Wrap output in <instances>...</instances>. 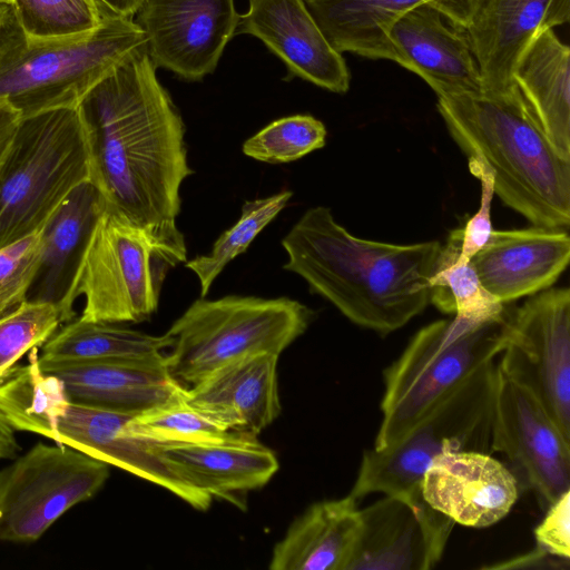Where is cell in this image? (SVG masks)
I'll return each mask as SVG.
<instances>
[{
    "label": "cell",
    "mask_w": 570,
    "mask_h": 570,
    "mask_svg": "<svg viewBox=\"0 0 570 570\" xmlns=\"http://www.w3.org/2000/svg\"><path fill=\"white\" fill-rule=\"evenodd\" d=\"M91 180L119 213L161 238L177 228L180 186L193 174L185 126L146 46L96 83L78 105Z\"/></svg>",
    "instance_id": "cell-1"
},
{
    "label": "cell",
    "mask_w": 570,
    "mask_h": 570,
    "mask_svg": "<svg viewBox=\"0 0 570 570\" xmlns=\"http://www.w3.org/2000/svg\"><path fill=\"white\" fill-rule=\"evenodd\" d=\"M284 269L346 318L381 335L392 333L430 303V278L442 245L436 240L391 244L360 238L330 208H309L282 239Z\"/></svg>",
    "instance_id": "cell-2"
},
{
    "label": "cell",
    "mask_w": 570,
    "mask_h": 570,
    "mask_svg": "<svg viewBox=\"0 0 570 570\" xmlns=\"http://www.w3.org/2000/svg\"><path fill=\"white\" fill-rule=\"evenodd\" d=\"M438 110L468 160L490 170L507 206L533 226H569L570 159L553 148L514 82L501 92L438 98Z\"/></svg>",
    "instance_id": "cell-3"
},
{
    "label": "cell",
    "mask_w": 570,
    "mask_h": 570,
    "mask_svg": "<svg viewBox=\"0 0 570 570\" xmlns=\"http://www.w3.org/2000/svg\"><path fill=\"white\" fill-rule=\"evenodd\" d=\"M146 36L132 18L105 14L92 32L35 39L10 9L0 24V101L21 118L77 108L86 94L136 50Z\"/></svg>",
    "instance_id": "cell-4"
},
{
    "label": "cell",
    "mask_w": 570,
    "mask_h": 570,
    "mask_svg": "<svg viewBox=\"0 0 570 570\" xmlns=\"http://www.w3.org/2000/svg\"><path fill=\"white\" fill-rule=\"evenodd\" d=\"M512 313L483 323L458 317L432 322L384 371L382 420L373 448L384 449L476 376L505 347Z\"/></svg>",
    "instance_id": "cell-5"
},
{
    "label": "cell",
    "mask_w": 570,
    "mask_h": 570,
    "mask_svg": "<svg viewBox=\"0 0 570 570\" xmlns=\"http://www.w3.org/2000/svg\"><path fill=\"white\" fill-rule=\"evenodd\" d=\"M314 312L287 297L228 295L195 301L166 332L170 374L190 387L219 367L248 356H279L308 327Z\"/></svg>",
    "instance_id": "cell-6"
},
{
    "label": "cell",
    "mask_w": 570,
    "mask_h": 570,
    "mask_svg": "<svg viewBox=\"0 0 570 570\" xmlns=\"http://www.w3.org/2000/svg\"><path fill=\"white\" fill-rule=\"evenodd\" d=\"M87 179L78 108L21 118L0 161V248L39 232L66 196Z\"/></svg>",
    "instance_id": "cell-7"
},
{
    "label": "cell",
    "mask_w": 570,
    "mask_h": 570,
    "mask_svg": "<svg viewBox=\"0 0 570 570\" xmlns=\"http://www.w3.org/2000/svg\"><path fill=\"white\" fill-rule=\"evenodd\" d=\"M186 261L185 240L161 238L107 206L78 286L86 297L80 317L116 324L149 320L167 274Z\"/></svg>",
    "instance_id": "cell-8"
},
{
    "label": "cell",
    "mask_w": 570,
    "mask_h": 570,
    "mask_svg": "<svg viewBox=\"0 0 570 570\" xmlns=\"http://www.w3.org/2000/svg\"><path fill=\"white\" fill-rule=\"evenodd\" d=\"M497 365L481 371L438 404L404 436L366 450L350 495L421 490L431 462L448 451L490 452Z\"/></svg>",
    "instance_id": "cell-9"
},
{
    "label": "cell",
    "mask_w": 570,
    "mask_h": 570,
    "mask_svg": "<svg viewBox=\"0 0 570 570\" xmlns=\"http://www.w3.org/2000/svg\"><path fill=\"white\" fill-rule=\"evenodd\" d=\"M109 464L65 444L41 442L0 470V540L30 543L68 510L91 499Z\"/></svg>",
    "instance_id": "cell-10"
},
{
    "label": "cell",
    "mask_w": 570,
    "mask_h": 570,
    "mask_svg": "<svg viewBox=\"0 0 570 570\" xmlns=\"http://www.w3.org/2000/svg\"><path fill=\"white\" fill-rule=\"evenodd\" d=\"M499 368L541 404L570 440V292L544 289L512 313Z\"/></svg>",
    "instance_id": "cell-11"
},
{
    "label": "cell",
    "mask_w": 570,
    "mask_h": 570,
    "mask_svg": "<svg viewBox=\"0 0 570 570\" xmlns=\"http://www.w3.org/2000/svg\"><path fill=\"white\" fill-rule=\"evenodd\" d=\"M490 452L509 460L520 489H531L542 509L570 490V440L535 397L498 365Z\"/></svg>",
    "instance_id": "cell-12"
},
{
    "label": "cell",
    "mask_w": 570,
    "mask_h": 570,
    "mask_svg": "<svg viewBox=\"0 0 570 570\" xmlns=\"http://www.w3.org/2000/svg\"><path fill=\"white\" fill-rule=\"evenodd\" d=\"M431 3L466 39L482 78V92L513 86L520 55L541 29L570 19V0H433Z\"/></svg>",
    "instance_id": "cell-13"
},
{
    "label": "cell",
    "mask_w": 570,
    "mask_h": 570,
    "mask_svg": "<svg viewBox=\"0 0 570 570\" xmlns=\"http://www.w3.org/2000/svg\"><path fill=\"white\" fill-rule=\"evenodd\" d=\"M239 16L234 0H145L138 24L156 68L196 81L215 71Z\"/></svg>",
    "instance_id": "cell-14"
},
{
    "label": "cell",
    "mask_w": 570,
    "mask_h": 570,
    "mask_svg": "<svg viewBox=\"0 0 570 570\" xmlns=\"http://www.w3.org/2000/svg\"><path fill=\"white\" fill-rule=\"evenodd\" d=\"M361 530L347 570H429L441 560L454 522L421 490L385 494L360 509Z\"/></svg>",
    "instance_id": "cell-15"
},
{
    "label": "cell",
    "mask_w": 570,
    "mask_h": 570,
    "mask_svg": "<svg viewBox=\"0 0 570 570\" xmlns=\"http://www.w3.org/2000/svg\"><path fill=\"white\" fill-rule=\"evenodd\" d=\"M134 415L69 403L58 423V444L120 468L164 488L191 508L206 511L213 498L194 487L167 459L164 449L168 445L132 430Z\"/></svg>",
    "instance_id": "cell-16"
},
{
    "label": "cell",
    "mask_w": 570,
    "mask_h": 570,
    "mask_svg": "<svg viewBox=\"0 0 570 570\" xmlns=\"http://www.w3.org/2000/svg\"><path fill=\"white\" fill-rule=\"evenodd\" d=\"M107 202L89 179L78 184L41 226L37 267L27 302L52 305L61 322L75 318L82 268Z\"/></svg>",
    "instance_id": "cell-17"
},
{
    "label": "cell",
    "mask_w": 570,
    "mask_h": 570,
    "mask_svg": "<svg viewBox=\"0 0 570 570\" xmlns=\"http://www.w3.org/2000/svg\"><path fill=\"white\" fill-rule=\"evenodd\" d=\"M39 363L62 382L69 403L139 414L187 396L188 387L170 374L164 353L94 361L39 357Z\"/></svg>",
    "instance_id": "cell-18"
},
{
    "label": "cell",
    "mask_w": 570,
    "mask_h": 570,
    "mask_svg": "<svg viewBox=\"0 0 570 570\" xmlns=\"http://www.w3.org/2000/svg\"><path fill=\"white\" fill-rule=\"evenodd\" d=\"M517 478L481 451H448L426 469L421 493L425 502L469 528H488L502 520L519 498Z\"/></svg>",
    "instance_id": "cell-19"
},
{
    "label": "cell",
    "mask_w": 570,
    "mask_h": 570,
    "mask_svg": "<svg viewBox=\"0 0 570 570\" xmlns=\"http://www.w3.org/2000/svg\"><path fill=\"white\" fill-rule=\"evenodd\" d=\"M386 39L392 61L414 72L438 98L482 92V78L464 36L431 3L399 16Z\"/></svg>",
    "instance_id": "cell-20"
},
{
    "label": "cell",
    "mask_w": 570,
    "mask_h": 570,
    "mask_svg": "<svg viewBox=\"0 0 570 570\" xmlns=\"http://www.w3.org/2000/svg\"><path fill=\"white\" fill-rule=\"evenodd\" d=\"M237 32L258 38L294 75L344 94L351 76L346 62L325 37L304 0H249Z\"/></svg>",
    "instance_id": "cell-21"
},
{
    "label": "cell",
    "mask_w": 570,
    "mask_h": 570,
    "mask_svg": "<svg viewBox=\"0 0 570 570\" xmlns=\"http://www.w3.org/2000/svg\"><path fill=\"white\" fill-rule=\"evenodd\" d=\"M570 259L564 228L533 226L493 230L471 258L482 285L505 304L549 288Z\"/></svg>",
    "instance_id": "cell-22"
},
{
    "label": "cell",
    "mask_w": 570,
    "mask_h": 570,
    "mask_svg": "<svg viewBox=\"0 0 570 570\" xmlns=\"http://www.w3.org/2000/svg\"><path fill=\"white\" fill-rule=\"evenodd\" d=\"M278 357L258 354L228 363L188 387L186 400L225 430L257 435L282 410Z\"/></svg>",
    "instance_id": "cell-23"
},
{
    "label": "cell",
    "mask_w": 570,
    "mask_h": 570,
    "mask_svg": "<svg viewBox=\"0 0 570 570\" xmlns=\"http://www.w3.org/2000/svg\"><path fill=\"white\" fill-rule=\"evenodd\" d=\"M164 452L194 487L240 509H246L247 493L264 487L279 466L274 452L252 434L219 443L168 445Z\"/></svg>",
    "instance_id": "cell-24"
},
{
    "label": "cell",
    "mask_w": 570,
    "mask_h": 570,
    "mask_svg": "<svg viewBox=\"0 0 570 570\" xmlns=\"http://www.w3.org/2000/svg\"><path fill=\"white\" fill-rule=\"evenodd\" d=\"M361 530L352 495L312 504L272 551L271 570H347Z\"/></svg>",
    "instance_id": "cell-25"
},
{
    "label": "cell",
    "mask_w": 570,
    "mask_h": 570,
    "mask_svg": "<svg viewBox=\"0 0 570 570\" xmlns=\"http://www.w3.org/2000/svg\"><path fill=\"white\" fill-rule=\"evenodd\" d=\"M512 80L553 148L570 159V49L552 28L524 48Z\"/></svg>",
    "instance_id": "cell-26"
},
{
    "label": "cell",
    "mask_w": 570,
    "mask_h": 570,
    "mask_svg": "<svg viewBox=\"0 0 570 570\" xmlns=\"http://www.w3.org/2000/svg\"><path fill=\"white\" fill-rule=\"evenodd\" d=\"M331 45L370 59L392 61L386 32L403 12L433 0H304Z\"/></svg>",
    "instance_id": "cell-27"
},
{
    "label": "cell",
    "mask_w": 570,
    "mask_h": 570,
    "mask_svg": "<svg viewBox=\"0 0 570 570\" xmlns=\"http://www.w3.org/2000/svg\"><path fill=\"white\" fill-rule=\"evenodd\" d=\"M69 400L62 382L45 373L38 347L29 352V362L14 366L0 383V419L13 431L32 432L58 444V423Z\"/></svg>",
    "instance_id": "cell-28"
},
{
    "label": "cell",
    "mask_w": 570,
    "mask_h": 570,
    "mask_svg": "<svg viewBox=\"0 0 570 570\" xmlns=\"http://www.w3.org/2000/svg\"><path fill=\"white\" fill-rule=\"evenodd\" d=\"M173 340L120 326L116 323L73 318L43 344V360L94 361L137 358L163 354Z\"/></svg>",
    "instance_id": "cell-29"
},
{
    "label": "cell",
    "mask_w": 570,
    "mask_h": 570,
    "mask_svg": "<svg viewBox=\"0 0 570 570\" xmlns=\"http://www.w3.org/2000/svg\"><path fill=\"white\" fill-rule=\"evenodd\" d=\"M460 245L461 228L453 230L441 247L430 278V302L443 313L471 323L502 316L507 311L504 304L484 288L470 261L458 258Z\"/></svg>",
    "instance_id": "cell-30"
},
{
    "label": "cell",
    "mask_w": 570,
    "mask_h": 570,
    "mask_svg": "<svg viewBox=\"0 0 570 570\" xmlns=\"http://www.w3.org/2000/svg\"><path fill=\"white\" fill-rule=\"evenodd\" d=\"M293 193L283 190L266 198L247 200L239 219L214 243L212 252L199 255L185 265L198 278L200 296L205 297L224 267L244 253L256 236L282 212Z\"/></svg>",
    "instance_id": "cell-31"
},
{
    "label": "cell",
    "mask_w": 570,
    "mask_h": 570,
    "mask_svg": "<svg viewBox=\"0 0 570 570\" xmlns=\"http://www.w3.org/2000/svg\"><path fill=\"white\" fill-rule=\"evenodd\" d=\"M186 397L134 415L132 430L165 445L219 443L247 434L225 430L191 406Z\"/></svg>",
    "instance_id": "cell-32"
},
{
    "label": "cell",
    "mask_w": 570,
    "mask_h": 570,
    "mask_svg": "<svg viewBox=\"0 0 570 570\" xmlns=\"http://www.w3.org/2000/svg\"><path fill=\"white\" fill-rule=\"evenodd\" d=\"M22 31L35 39H71L95 31L104 19L96 0H11Z\"/></svg>",
    "instance_id": "cell-33"
},
{
    "label": "cell",
    "mask_w": 570,
    "mask_h": 570,
    "mask_svg": "<svg viewBox=\"0 0 570 570\" xmlns=\"http://www.w3.org/2000/svg\"><path fill=\"white\" fill-rule=\"evenodd\" d=\"M326 128L309 115L277 119L243 144V153L269 164L289 163L324 147Z\"/></svg>",
    "instance_id": "cell-34"
},
{
    "label": "cell",
    "mask_w": 570,
    "mask_h": 570,
    "mask_svg": "<svg viewBox=\"0 0 570 570\" xmlns=\"http://www.w3.org/2000/svg\"><path fill=\"white\" fill-rule=\"evenodd\" d=\"M61 317L56 307L26 302L0 320V383L18 361L42 344L57 331Z\"/></svg>",
    "instance_id": "cell-35"
},
{
    "label": "cell",
    "mask_w": 570,
    "mask_h": 570,
    "mask_svg": "<svg viewBox=\"0 0 570 570\" xmlns=\"http://www.w3.org/2000/svg\"><path fill=\"white\" fill-rule=\"evenodd\" d=\"M39 250V232L0 248V320L27 302Z\"/></svg>",
    "instance_id": "cell-36"
},
{
    "label": "cell",
    "mask_w": 570,
    "mask_h": 570,
    "mask_svg": "<svg viewBox=\"0 0 570 570\" xmlns=\"http://www.w3.org/2000/svg\"><path fill=\"white\" fill-rule=\"evenodd\" d=\"M469 168L481 183V197L479 209L461 228L458 258L462 261H470L488 243L494 230L491 220V205L494 196L493 176L484 165L476 160H469Z\"/></svg>",
    "instance_id": "cell-37"
},
{
    "label": "cell",
    "mask_w": 570,
    "mask_h": 570,
    "mask_svg": "<svg viewBox=\"0 0 570 570\" xmlns=\"http://www.w3.org/2000/svg\"><path fill=\"white\" fill-rule=\"evenodd\" d=\"M534 538L537 546L548 553L570 559V490L547 508Z\"/></svg>",
    "instance_id": "cell-38"
},
{
    "label": "cell",
    "mask_w": 570,
    "mask_h": 570,
    "mask_svg": "<svg viewBox=\"0 0 570 570\" xmlns=\"http://www.w3.org/2000/svg\"><path fill=\"white\" fill-rule=\"evenodd\" d=\"M570 559L552 556L543 549L537 548L514 559L488 566V569H566L570 568Z\"/></svg>",
    "instance_id": "cell-39"
},
{
    "label": "cell",
    "mask_w": 570,
    "mask_h": 570,
    "mask_svg": "<svg viewBox=\"0 0 570 570\" xmlns=\"http://www.w3.org/2000/svg\"><path fill=\"white\" fill-rule=\"evenodd\" d=\"M21 117L8 104L0 101V161L12 140Z\"/></svg>",
    "instance_id": "cell-40"
},
{
    "label": "cell",
    "mask_w": 570,
    "mask_h": 570,
    "mask_svg": "<svg viewBox=\"0 0 570 570\" xmlns=\"http://www.w3.org/2000/svg\"><path fill=\"white\" fill-rule=\"evenodd\" d=\"M145 0H96L104 14L132 18Z\"/></svg>",
    "instance_id": "cell-41"
},
{
    "label": "cell",
    "mask_w": 570,
    "mask_h": 570,
    "mask_svg": "<svg viewBox=\"0 0 570 570\" xmlns=\"http://www.w3.org/2000/svg\"><path fill=\"white\" fill-rule=\"evenodd\" d=\"M19 451L14 431L0 419V459H14Z\"/></svg>",
    "instance_id": "cell-42"
},
{
    "label": "cell",
    "mask_w": 570,
    "mask_h": 570,
    "mask_svg": "<svg viewBox=\"0 0 570 570\" xmlns=\"http://www.w3.org/2000/svg\"><path fill=\"white\" fill-rule=\"evenodd\" d=\"M11 2L0 1V24L10 9Z\"/></svg>",
    "instance_id": "cell-43"
},
{
    "label": "cell",
    "mask_w": 570,
    "mask_h": 570,
    "mask_svg": "<svg viewBox=\"0 0 570 570\" xmlns=\"http://www.w3.org/2000/svg\"><path fill=\"white\" fill-rule=\"evenodd\" d=\"M0 1L11 2V0H0Z\"/></svg>",
    "instance_id": "cell-44"
}]
</instances>
